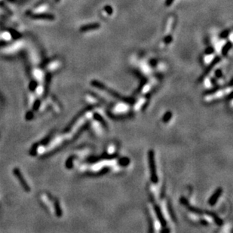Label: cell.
<instances>
[{
    "label": "cell",
    "instance_id": "3957f363",
    "mask_svg": "<svg viewBox=\"0 0 233 233\" xmlns=\"http://www.w3.org/2000/svg\"><path fill=\"white\" fill-rule=\"evenodd\" d=\"M220 193V191H218V192H217V193H216V194H214V196H213V197H212V198L210 199V203L211 204V205H214V202H215V201H217V198H218L217 196H219Z\"/></svg>",
    "mask_w": 233,
    "mask_h": 233
},
{
    "label": "cell",
    "instance_id": "6da1fadb",
    "mask_svg": "<svg viewBox=\"0 0 233 233\" xmlns=\"http://www.w3.org/2000/svg\"><path fill=\"white\" fill-rule=\"evenodd\" d=\"M100 27V24L97 23H91V24H87V25H85L83 27H81V31L82 32H85V31H89V30H97Z\"/></svg>",
    "mask_w": 233,
    "mask_h": 233
},
{
    "label": "cell",
    "instance_id": "7a4b0ae2",
    "mask_svg": "<svg viewBox=\"0 0 233 233\" xmlns=\"http://www.w3.org/2000/svg\"><path fill=\"white\" fill-rule=\"evenodd\" d=\"M231 46H232V44L231 43H228V44H226V45H225V47L223 48H222V54H226V53H227V52L229 51V49H230L231 48Z\"/></svg>",
    "mask_w": 233,
    "mask_h": 233
},
{
    "label": "cell",
    "instance_id": "277c9868",
    "mask_svg": "<svg viewBox=\"0 0 233 233\" xmlns=\"http://www.w3.org/2000/svg\"><path fill=\"white\" fill-rule=\"evenodd\" d=\"M174 1V0H166L165 2V6H167V7H168V6H171Z\"/></svg>",
    "mask_w": 233,
    "mask_h": 233
},
{
    "label": "cell",
    "instance_id": "5b68a950",
    "mask_svg": "<svg viewBox=\"0 0 233 233\" xmlns=\"http://www.w3.org/2000/svg\"><path fill=\"white\" fill-rule=\"evenodd\" d=\"M57 1H58V0H57Z\"/></svg>",
    "mask_w": 233,
    "mask_h": 233
}]
</instances>
